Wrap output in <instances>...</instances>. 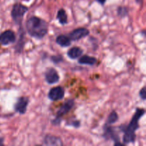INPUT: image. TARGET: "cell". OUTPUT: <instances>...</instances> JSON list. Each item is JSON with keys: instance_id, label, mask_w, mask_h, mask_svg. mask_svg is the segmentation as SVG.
Returning a JSON list of instances; mask_svg holds the SVG:
<instances>
[{"instance_id": "obj_1", "label": "cell", "mask_w": 146, "mask_h": 146, "mask_svg": "<svg viewBox=\"0 0 146 146\" xmlns=\"http://www.w3.org/2000/svg\"><path fill=\"white\" fill-rule=\"evenodd\" d=\"M145 113V111L144 108H137L135 110V113L133 115L128 125H125L124 128L121 129V131L124 133L123 136V143L129 144L135 142L136 139L135 132L140 127L138 121L141 119V117L143 116Z\"/></svg>"}, {"instance_id": "obj_20", "label": "cell", "mask_w": 146, "mask_h": 146, "mask_svg": "<svg viewBox=\"0 0 146 146\" xmlns=\"http://www.w3.org/2000/svg\"><path fill=\"white\" fill-rule=\"evenodd\" d=\"M139 96L143 101H145L146 99V88L145 86L143 87L142 89L139 91Z\"/></svg>"}, {"instance_id": "obj_3", "label": "cell", "mask_w": 146, "mask_h": 146, "mask_svg": "<svg viewBox=\"0 0 146 146\" xmlns=\"http://www.w3.org/2000/svg\"><path fill=\"white\" fill-rule=\"evenodd\" d=\"M28 11V7L21 3H17L12 7L11 12V18L14 23L18 25L21 26L22 20L24 15Z\"/></svg>"}, {"instance_id": "obj_7", "label": "cell", "mask_w": 146, "mask_h": 146, "mask_svg": "<svg viewBox=\"0 0 146 146\" xmlns=\"http://www.w3.org/2000/svg\"><path fill=\"white\" fill-rule=\"evenodd\" d=\"M29 103V99L28 97H19L14 106V111L19 114H24L27 112Z\"/></svg>"}, {"instance_id": "obj_6", "label": "cell", "mask_w": 146, "mask_h": 146, "mask_svg": "<svg viewBox=\"0 0 146 146\" xmlns=\"http://www.w3.org/2000/svg\"><path fill=\"white\" fill-rule=\"evenodd\" d=\"M16 41L15 33L12 30H6L0 34V44L3 46H8Z\"/></svg>"}, {"instance_id": "obj_10", "label": "cell", "mask_w": 146, "mask_h": 146, "mask_svg": "<svg viewBox=\"0 0 146 146\" xmlns=\"http://www.w3.org/2000/svg\"><path fill=\"white\" fill-rule=\"evenodd\" d=\"M45 80L48 84H56L59 81L60 77L56 70L54 68H48L44 74Z\"/></svg>"}, {"instance_id": "obj_5", "label": "cell", "mask_w": 146, "mask_h": 146, "mask_svg": "<svg viewBox=\"0 0 146 146\" xmlns=\"http://www.w3.org/2000/svg\"><path fill=\"white\" fill-rule=\"evenodd\" d=\"M104 129V137L105 138L106 140L112 139L115 142V143H114L115 145H117L118 144V145H122V144H123L119 142V137H118L115 130L114 129V128H112L111 126V125L105 124Z\"/></svg>"}, {"instance_id": "obj_14", "label": "cell", "mask_w": 146, "mask_h": 146, "mask_svg": "<svg viewBox=\"0 0 146 146\" xmlns=\"http://www.w3.org/2000/svg\"><path fill=\"white\" fill-rule=\"evenodd\" d=\"M56 42L58 45L61 46L62 47H67L69 46L71 44V40L70 38L67 36L64 35V34H61L58 35L56 38Z\"/></svg>"}, {"instance_id": "obj_4", "label": "cell", "mask_w": 146, "mask_h": 146, "mask_svg": "<svg viewBox=\"0 0 146 146\" xmlns=\"http://www.w3.org/2000/svg\"><path fill=\"white\" fill-rule=\"evenodd\" d=\"M75 105V101L74 99H68L59 108L56 114V118L52 121V124L55 125H59L61 123V117L68 113Z\"/></svg>"}, {"instance_id": "obj_8", "label": "cell", "mask_w": 146, "mask_h": 146, "mask_svg": "<svg viewBox=\"0 0 146 146\" xmlns=\"http://www.w3.org/2000/svg\"><path fill=\"white\" fill-rule=\"evenodd\" d=\"M65 95L64 88L61 86H56L51 88L48 93V98L51 101H57L64 98Z\"/></svg>"}, {"instance_id": "obj_18", "label": "cell", "mask_w": 146, "mask_h": 146, "mask_svg": "<svg viewBox=\"0 0 146 146\" xmlns=\"http://www.w3.org/2000/svg\"><path fill=\"white\" fill-rule=\"evenodd\" d=\"M117 13H118V17L123 18V17H126L128 14V11L126 7H119L117 9Z\"/></svg>"}, {"instance_id": "obj_2", "label": "cell", "mask_w": 146, "mask_h": 146, "mask_svg": "<svg viewBox=\"0 0 146 146\" xmlns=\"http://www.w3.org/2000/svg\"><path fill=\"white\" fill-rule=\"evenodd\" d=\"M25 27L29 35L36 39H41L48 33V23L45 20L35 16L30 17L26 21Z\"/></svg>"}, {"instance_id": "obj_19", "label": "cell", "mask_w": 146, "mask_h": 146, "mask_svg": "<svg viewBox=\"0 0 146 146\" xmlns=\"http://www.w3.org/2000/svg\"><path fill=\"white\" fill-rule=\"evenodd\" d=\"M51 60L55 64H58V63L61 62V61L63 60V57L61 55H56V56H51Z\"/></svg>"}, {"instance_id": "obj_11", "label": "cell", "mask_w": 146, "mask_h": 146, "mask_svg": "<svg viewBox=\"0 0 146 146\" xmlns=\"http://www.w3.org/2000/svg\"><path fill=\"white\" fill-rule=\"evenodd\" d=\"M43 145L62 146L64 143H63L61 138L59 137L51 135V134H47L46 135H45L44 140H43Z\"/></svg>"}, {"instance_id": "obj_15", "label": "cell", "mask_w": 146, "mask_h": 146, "mask_svg": "<svg viewBox=\"0 0 146 146\" xmlns=\"http://www.w3.org/2000/svg\"><path fill=\"white\" fill-rule=\"evenodd\" d=\"M56 18L61 25H65L68 23V16L64 9H60L58 10L57 12Z\"/></svg>"}, {"instance_id": "obj_21", "label": "cell", "mask_w": 146, "mask_h": 146, "mask_svg": "<svg viewBox=\"0 0 146 146\" xmlns=\"http://www.w3.org/2000/svg\"><path fill=\"white\" fill-rule=\"evenodd\" d=\"M71 123V124H68V125H72V126H74V128H79L80 125H81V123H80V121H78V120H75V121H72L71 123Z\"/></svg>"}, {"instance_id": "obj_23", "label": "cell", "mask_w": 146, "mask_h": 146, "mask_svg": "<svg viewBox=\"0 0 146 146\" xmlns=\"http://www.w3.org/2000/svg\"><path fill=\"white\" fill-rule=\"evenodd\" d=\"M3 142H4V139L2 138H0V145H3Z\"/></svg>"}, {"instance_id": "obj_12", "label": "cell", "mask_w": 146, "mask_h": 146, "mask_svg": "<svg viewBox=\"0 0 146 146\" xmlns=\"http://www.w3.org/2000/svg\"><path fill=\"white\" fill-rule=\"evenodd\" d=\"M83 53H84V51L82 48L78 46H74L68 50L67 52V56L71 59H76L82 55Z\"/></svg>"}, {"instance_id": "obj_16", "label": "cell", "mask_w": 146, "mask_h": 146, "mask_svg": "<svg viewBox=\"0 0 146 146\" xmlns=\"http://www.w3.org/2000/svg\"><path fill=\"white\" fill-rule=\"evenodd\" d=\"M118 120V115L115 111H113L111 113L108 115V118H107V121L106 122V124L107 125H112V124L115 123V122H117V121Z\"/></svg>"}, {"instance_id": "obj_13", "label": "cell", "mask_w": 146, "mask_h": 146, "mask_svg": "<svg viewBox=\"0 0 146 146\" xmlns=\"http://www.w3.org/2000/svg\"><path fill=\"white\" fill-rule=\"evenodd\" d=\"M78 64H83V65H89L93 66L95 65L97 62V58L95 57L89 56L88 55H84L82 56H80L78 59Z\"/></svg>"}, {"instance_id": "obj_22", "label": "cell", "mask_w": 146, "mask_h": 146, "mask_svg": "<svg viewBox=\"0 0 146 146\" xmlns=\"http://www.w3.org/2000/svg\"><path fill=\"white\" fill-rule=\"evenodd\" d=\"M96 1H98V2L99 3V4H102V5H104V4L106 3V0H96Z\"/></svg>"}, {"instance_id": "obj_9", "label": "cell", "mask_w": 146, "mask_h": 146, "mask_svg": "<svg viewBox=\"0 0 146 146\" xmlns=\"http://www.w3.org/2000/svg\"><path fill=\"white\" fill-rule=\"evenodd\" d=\"M90 31L88 29L81 27V28L76 29L69 33L68 37L71 41H78L84 37L89 35Z\"/></svg>"}, {"instance_id": "obj_17", "label": "cell", "mask_w": 146, "mask_h": 146, "mask_svg": "<svg viewBox=\"0 0 146 146\" xmlns=\"http://www.w3.org/2000/svg\"><path fill=\"white\" fill-rule=\"evenodd\" d=\"M24 33H21L19 34V42L17 43L16 46L14 47L15 48V51L16 53H21L22 51V48L24 47Z\"/></svg>"}]
</instances>
